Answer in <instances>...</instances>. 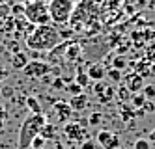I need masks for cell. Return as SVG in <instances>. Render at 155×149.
<instances>
[{"label": "cell", "instance_id": "33", "mask_svg": "<svg viewBox=\"0 0 155 149\" xmlns=\"http://www.w3.org/2000/svg\"><path fill=\"white\" fill-rule=\"evenodd\" d=\"M54 149H65V145L60 144V142H54Z\"/></svg>", "mask_w": 155, "mask_h": 149}, {"label": "cell", "instance_id": "28", "mask_svg": "<svg viewBox=\"0 0 155 149\" xmlns=\"http://www.w3.org/2000/svg\"><path fill=\"white\" fill-rule=\"evenodd\" d=\"M43 145H45V140H43L41 136H36L32 145H30V149H43Z\"/></svg>", "mask_w": 155, "mask_h": 149}, {"label": "cell", "instance_id": "21", "mask_svg": "<svg viewBox=\"0 0 155 149\" xmlns=\"http://www.w3.org/2000/svg\"><path fill=\"white\" fill-rule=\"evenodd\" d=\"M107 76L110 78V82H116V84L124 80V76H121V71L114 69V67H112V69H108V71H107Z\"/></svg>", "mask_w": 155, "mask_h": 149}, {"label": "cell", "instance_id": "35", "mask_svg": "<svg viewBox=\"0 0 155 149\" xmlns=\"http://www.w3.org/2000/svg\"><path fill=\"white\" fill-rule=\"evenodd\" d=\"M21 4H30V2H34V0H19Z\"/></svg>", "mask_w": 155, "mask_h": 149}, {"label": "cell", "instance_id": "30", "mask_svg": "<svg viewBox=\"0 0 155 149\" xmlns=\"http://www.w3.org/2000/svg\"><path fill=\"white\" fill-rule=\"evenodd\" d=\"M81 149H97V144L92 142V140H84V142L81 144Z\"/></svg>", "mask_w": 155, "mask_h": 149}, {"label": "cell", "instance_id": "24", "mask_svg": "<svg viewBox=\"0 0 155 149\" xmlns=\"http://www.w3.org/2000/svg\"><path fill=\"white\" fill-rule=\"evenodd\" d=\"M146 62L155 63V43H150L146 47Z\"/></svg>", "mask_w": 155, "mask_h": 149}, {"label": "cell", "instance_id": "15", "mask_svg": "<svg viewBox=\"0 0 155 149\" xmlns=\"http://www.w3.org/2000/svg\"><path fill=\"white\" fill-rule=\"evenodd\" d=\"M82 49H81V45L79 43H68V47H65V58H68L69 62H77L79 60V56H81Z\"/></svg>", "mask_w": 155, "mask_h": 149}, {"label": "cell", "instance_id": "25", "mask_svg": "<svg viewBox=\"0 0 155 149\" xmlns=\"http://www.w3.org/2000/svg\"><path fill=\"white\" fill-rule=\"evenodd\" d=\"M125 65H127V60L124 58V56H116L114 62H112V67H114V69H118V71H121Z\"/></svg>", "mask_w": 155, "mask_h": 149}, {"label": "cell", "instance_id": "13", "mask_svg": "<svg viewBox=\"0 0 155 149\" xmlns=\"http://www.w3.org/2000/svg\"><path fill=\"white\" fill-rule=\"evenodd\" d=\"M68 102H69V106H71L73 112H82V110L88 106V95H84V93H81V95H73Z\"/></svg>", "mask_w": 155, "mask_h": 149}, {"label": "cell", "instance_id": "26", "mask_svg": "<svg viewBox=\"0 0 155 149\" xmlns=\"http://www.w3.org/2000/svg\"><path fill=\"white\" fill-rule=\"evenodd\" d=\"M65 91H69L71 97H73V95H81V93H82V88L77 84V82H73V84H68V86H65Z\"/></svg>", "mask_w": 155, "mask_h": 149}, {"label": "cell", "instance_id": "9", "mask_svg": "<svg viewBox=\"0 0 155 149\" xmlns=\"http://www.w3.org/2000/svg\"><path fill=\"white\" fill-rule=\"evenodd\" d=\"M124 86L131 91L133 95H137V93H142V89H144V76L142 75H138V73H135L133 71L131 75H127L125 78H124Z\"/></svg>", "mask_w": 155, "mask_h": 149}, {"label": "cell", "instance_id": "11", "mask_svg": "<svg viewBox=\"0 0 155 149\" xmlns=\"http://www.w3.org/2000/svg\"><path fill=\"white\" fill-rule=\"evenodd\" d=\"M86 75H88V78H90L92 82H101V80H105V76H107V69L101 63H92L88 67Z\"/></svg>", "mask_w": 155, "mask_h": 149}, {"label": "cell", "instance_id": "18", "mask_svg": "<svg viewBox=\"0 0 155 149\" xmlns=\"http://www.w3.org/2000/svg\"><path fill=\"white\" fill-rule=\"evenodd\" d=\"M75 82H77V84H79V86L84 89V88H88V86H90V82H92V80L88 78V75H86L84 71H77V75H75Z\"/></svg>", "mask_w": 155, "mask_h": 149}, {"label": "cell", "instance_id": "27", "mask_svg": "<svg viewBox=\"0 0 155 149\" xmlns=\"http://www.w3.org/2000/svg\"><path fill=\"white\" fill-rule=\"evenodd\" d=\"M142 95L146 97L148 101H151V99L155 97V86H151V84H148V86H144V89H142Z\"/></svg>", "mask_w": 155, "mask_h": 149}, {"label": "cell", "instance_id": "4", "mask_svg": "<svg viewBox=\"0 0 155 149\" xmlns=\"http://www.w3.org/2000/svg\"><path fill=\"white\" fill-rule=\"evenodd\" d=\"M25 19L32 26L51 24L47 4L43 2V0H34V2H30V4H25Z\"/></svg>", "mask_w": 155, "mask_h": 149}, {"label": "cell", "instance_id": "6", "mask_svg": "<svg viewBox=\"0 0 155 149\" xmlns=\"http://www.w3.org/2000/svg\"><path fill=\"white\" fill-rule=\"evenodd\" d=\"M51 71V65L47 62H41V60H30L26 63V67L23 69V73L28 78H43L45 75H49Z\"/></svg>", "mask_w": 155, "mask_h": 149}, {"label": "cell", "instance_id": "36", "mask_svg": "<svg viewBox=\"0 0 155 149\" xmlns=\"http://www.w3.org/2000/svg\"><path fill=\"white\" fill-rule=\"evenodd\" d=\"M2 129H4V119H0V132H2Z\"/></svg>", "mask_w": 155, "mask_h": 149}, {"label": "cell", "instance_id": "32", "mask_svg": "<svg viewBox=\"0 0 155 149\" xmlns=\"http://www.w3.org/2000/svg\"><path fill=\"white\" fill-rule=\"evenodd\" d=\"M6 76H8V69L4 65H0V80H6Z\"/></svg>", "mask_w": 155, "mask_h": 149}, {"label": "cell", "instance_id": "37", "mask_svg": "<svg viewBox=\"0 0 155 149\" xmlns=\"http://www.w3.org/2000/svg\"><path fill=\"white\" fill-rule=\"evenodd\" d=\"M4 2H8V0H4Z\"/></svg>", "mask_w": 155, "mask_h": 149}, {"label": "cell", "instance_id": "16", "mask_svg": "<svg viewBox=\"0 0 155 149\" xmlns=\"http://www.w3.org/2000/svg\"><path fill=\"white\" fill-rule=\"evenodd\" d=\"M120 114H121V119L124 121H131V119L137 118V112L131 106V102H120Z\"/></svg>", "mask_w": 155, "mask_h": 149}, {"label": "cell", "instance_id": "31", "mask_svg": "<svg viewBox=\"0 0 155 149\" xmlns=\"http://www.w3.org/2000/svg\"><path fill=\"white\" fill-rule=\"evenodd\" d=\"M0 119H8V110H6V106L4 105H0Z\"/></svg>", "mask_w": 155, "mask_h": 149}, {"label": "cell", "instance_id": "8", "mask_svg": "<svg viewBox=\"0 0 155 149\" xmlns=\"http://www.w3.org/2000/svg\"><path fill=\"white\" fill-rule=\"evenodd\" d=\"M52 110H54V114H56V121L58 123H68V121H71V114H73V110H71V106H69V102L68 101H54L52 102Z\"/></svg>", "mask_w": 155, "mask_h": 149}, {"label": "cell", "instance_id": "23", "mask_svg": "<svg viewBox=\"0 0 155 149\" xmlns=\"http://www.w3.org/2000/svg\"><path fill=\"white\" fill-rule=\"evenodd\" d=\"M133 149H151V142L146 140V138H138L133 144Z\"/></svg>", "mask_w": 155, "mask_h": 149}, {"label": "cell", "instance_id": "3", "mask_svg": "<svg viewBox=\"0 0 155 149\" xmlns=\"http://www.w3.org/2000/svg\"><path fill=\"white\" fill-rule=\"evenodd\" d=\"M49 8V17L52 24H68L71 21V15L75 11V2L73 0H51L47 4Z\"/></svg>", "mask_w": 155, "mask_h": 149}, {"label": "cell", "instance_id": "29", "mask_svg": "<svg viewBox=\"0 0 155 149\" xmlns=\"http://www.w3.org/2000/svg\"><path fill=\"white\" fill-rule=\"evenodd\" d=\"M65 86H68V84L64 82V78H54V82H52V88H54V89H62V91H65Z\"/></svg>", "mask_w": 155, "mask_h": 149}, {"label": "cell", "instance_id": "12", "mask_svg": "<svg viewBox=\"0 0 155 149\" xmlns=\"http://www.w3.org/2000/svg\"><path fill=\"white\" fill-rule=\"evenodd\" d=\"M28 62H30V56L26 52H23V50H17L12 56V67H13V69H17V71H23Z\"/></svg>", "mask_w": 155, "mask_h": 149}, {"label": "cell", "instance_id": "10", "mask_svg": "<svg viewBox=\"0 0 155 149\" xmlns=\"http://www.w3.org/2000/svg\"><path fill=\"white\" fill-rule=\"evenodd\" d=\"M97 144L103 149H118L120 147V138L110 131H99L97 132Z\"/></svg>", "mask_w": 155, "mask_h": 149}, {"label": "cell", "instance_id": "7", "mask_svg": "<svg viewBox=\"0 0 155 149\" xmlns=\"http://www.w3.org/2000/svg\"><path fill=\"white\" fill-rule=\"evenodd\" d=\"M92 89H94V95L97 97V101L103 102V105L110 102V101L114 99V95H116L114 86L108 84V82H105V80H101V82H94V88Z\"/></svg>", "mask_w": 155, "mask_h": 149}, {"label": "cell", "instance_id": "14", "mask_svg": "<svg viewBox=\"0 0 155 149\" xmlns=\"http://www.w3.org/2000/svg\"><path fill=\"white\" fill-rule=\"evenodd\" d=\"M56 132H58V127H56V123H45V125H43V129H41V132H39V136H41V138L43 140H54V142H56Z\"/></svg>", "mask_w": 155, "mask_h": 149}, {"label": "cell", "instance_id": "19", "mask_svg": "<svg viewBox=\"0 0 155 149\" xmlns=\"http://www.w3.org/2000/svg\"><path fill=\"white\" fill-rule=\"evenodd\" d=\"M131 106L135 108V110H140V108H144V105H146V97H144L142 93H137V95H133L131 97Z\"/></svg>", "mask_w": 155, "mask_h": 149}, {"label": "cell", "instance_id": "17", "mask_svg": "<svg viewBox=\"0 0 155 149\" xmlns=\"http://www.w3.org/2000/svg\"><path fill=\"white\" fill-rule=\"evenodd\" d=\"M26 106H28V110H30V114H43L41 112V105H39V101L36 99V97H26Z\"/></svg>", "mask_w": 155, "mask_h": 149}, {"label": "cell", "instance_id": "20", "mask_svg": "<svg viewBox=\"0 0 155 149\" xmlns=\"http://www.w3.org/2000/svg\"><path fill=\"white\" fill-rule=\"evenodd\" d=\"M116 95H118V99H120L121 102H129L131 97H133V93H131L125 86H120V89H116Z\"/></svg>", "mask_w": 155, "mask_h": 149}, {"label": "cell", "instance_id": "5", "mask_svg": "<svg viewBox=\"0 0 155 149\" xmlns=\"http://www.w3.org/2000/svg\"><path fill=\"white\" fill-rule=\"evenodd\" d=\"M64 136L68 138L69 142H75V144H82L86 138V127L84 123L81 121H68L64 125Z\"/></svg>", "mask_w": 155, "mask_h": 149}, {"label": "cell", "instance_id": "22", "mask_svg": "<svg viewBox=\"0 0 155 149\" xmlns=\"http://www.w3.org/2000/svg\"><path fill=\"white\" fill-rule=\"evenodd\" d=\"M101 121H103V114L101 112H92L90 118H88V125H92V127H97Z\"/></svg>", "mask_w": 155, "mask_h": 149}, {"label": "cell", "instance_id": "2", "mask_svg": "<svg viewBox=\"0 0 155 149\" xmlns=\"http://www.w3.org/2000/svg\"><path fill=\"white\" fill-rule=\"evenodd\" d=\"M47 123L43 114H30V116L23 121L19 129V136H17V149H30L32 142H34L36 136H39L43 125Z\"/></svg>", "mask_w": 155, "mask_h": 149}, {"label": "cell", "instance_id": "34", "mask_svg": "<svg viewBox=\"0 0 155 149\" xmlns=\"http://www.w3.org/2000/svg\"><path fill=\"white\" fill-rule=\"evenodd\" d=\"M148 140H150V142H155V129H153V131L150 132V136H148Z\"/></svg>", "mask_w": 155, "mask_h": 149}, {"label": "cell", "instance_id": "1", "mask_svg": "<svg viewBox=\"0 0 155 149\" xmlns=\"http://www.w3.org/2000/svg\"><path fill=\"white\" fill-rule=\"evenodd\" d=\"M26 39V47L34 52H51L62 43V34L51 22V24H43V26H36L32 30L30 36L25 37Z\"/></svg>", "mask_w": 155, "mask_h": 149}]
</instances>
